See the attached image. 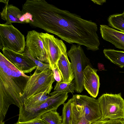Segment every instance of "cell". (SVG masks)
<instances>
[{
  "label": "cell",
  "mask_w": 124,
  "mask_h": 124,
  "mask_svg": "<svg viewBox=\"0 0 124 124\" xmlns=\"http://www.w3.org/2000/svg\"><path fill=\"white\" fill-rule=\"evenodd\" d=\"M19 70L0 53V124L3 121L9 106L19 108L24 104L23 94L30 77Z\"/></svg>",
  "instance_id": "obj_2"
},
{
  "label": "cell",
  "mask_w": 124,
  "mask_h": 124,
  "mask_svg": "<svg viewBox=\"0 0 124 124\" xmlns=\"http://www.w3.org/2000/svg\"><path fill=\"white\" fill-rule=\"evenodd\" d=\"M24 52L34 62L37 66L36 68L38 70L41 72H42L49 69L50 66L49 64L44 63L32 57L30 54L25 48Z\"/></svg>",
  "instance_id": "obj_23"
},
{
  "label": "cell",
  "mask_w": 124,
  "mask_h": 124,
  "mask_svg": "<svg viewBox=\"0 0 124 124\" xmlns=\"http://www.w3.org/2000/svg\"><path fill=\"white\" fill-rule=\"evenodd\" d=\"M1 19L6 23H27V16L26 13H23L18 8L12 4H5L0 12Z\"/></svg>",
  "instance_id": "obj_14"
},
{
  "label": "cell",
  "mask_w": 124,
  "mask_h": 124,
  "mask_svg": "<svg viewBox=\"0 0 124 124\" xmlns=\"http://www.w3.org/2000/svg\"><path fill=\"white\" fill-rule=\"evenodd\" d=\"M111 120H98L94 121L90 124H110Z\"/></svg>",
  "instance_id": "obj_26"
},
{
  "label": "cell",
  "mask_w": 124,
  "mask_h": 124,
  "mask_svg": "<svg viewBox=\"0 0 124 124\" xmlns=\"http://www.w3.org/2000/svg\"><path fill=\"white\" fill-rule=\"evenodd\" d=\"M123 14H124V12H123Z\"/></svg>",
  "instance_id": "obj_30"
},
{
  "label": "cell",
  "mask_w": 124,
  "mask_h": 124,
  "mask_svg": "<svg viewBox=\"0 0 124 124\" xmlns=\"http://www.w3.org/2000/svg\"><path fill=\"white\" fill-rule=\"evenodd\" d=\"M8 0H0V2H3L5 4H8Z\"/></svg>",
  "instance_id": "obj_29"
},
{
  "label": "cell",
  "mask_w": 124,
  "mask_h": 124,
  "mask_svg": "<svg viewBox=\"0 0 124 124\" xmlns=\"http://www.w3.org/2000/svg\"><path fill=\"white\" fill-rule=\"evenodd\" d=\"M97 71L92 65H88L83 73L84 88L93 98H96L97 96L100 85Z\"/></svg>",
  "instance_id": "obj_12"
},
{
  "label": "cell",
  "mask_w": 124,
  "mask_h": 124,
  "mask_svg": "<svg viewBox=\"0 0 124 124\" xmlns=\"http://www.w3.org/2000/svg\"><path fill=\"white\" fill-rule=\"evenodd\" d=\"M2 50L4 57L24 73H30L36 69L37 66L35 63L24 52L19 53L4 48Z\"/></svg>",
  "instance_id": "obj_11"
},
{
  "label": "cell",
  "mask_w": 124,
  "mask_h": 124,
  "mask_svg": "<svg viewBox=\"0 0 124 124\" xmlns=\"http://www.w3.org/2000/svg\"><path fill=\"white\" fill-rule=\"evenodd\" d=\"M14 124H49L44 120L41 119L40 117L24 122L17 121Z\"/></svg>",
  "instance_id": "obj_24"
},
{
  "label": "cell",
  "mask_w": 124,
  "mask_h": 124,
  "mask_svg": "<svg viewBox=\"0 0 124 124\" xmlns=\"http://www.w3.org/2000/svg\"><path fill=\"white\" fill-rule=\"evenodd\" d=\"M55 80L50 69L41 72L36 68L33 74L30 76L25 87L23 95L24 101L40 93L49 95Z\"/></svg>",
  "instance_id": "obj_3"
},
{
  "label": "cell",
  "mask_w": 124,
  "mask_h": 124,
  "mask_svg": "<svg viewBox=\"0 0 124 124\" xmlns=\"http://www.w3.org/2000/svg\"><path fill=\"white\" fill-rule=\"evenodd\" d=\"M67 54L71 61L74 78L75 91L80 93L84 89L83 71L88 65L91 64L80 45L72 44L67 51Z\"/></svg>",
  "instance_id": "obj_6"
},
{
  "label": "cell",
  "mask_w": 124,
  "mask_h": 124,
  "mask_svg": "<svg viewBox=\"0 0 124 124\" xmlns=\"http://www.w3.org/2000/svg\"><path fill=\"white\" fill-rule=\"evenodd\" d=\"M94 3L98 5H102L103 4L106 2V0H91Z\"/></svg>",
  "instance_id": "obj_28"
},
{
  "label": "cell",
  "mask_w": 124,
  "mask_h": 124,
  "mask_svg": "<svg viewBox=\"0 0 124 124\" xmlns=\"http://www.w3.org/2000/svg\"><path fill=\"white\" fill-rule=\"evenodd\" d=\"M109 26L124 32V15L123 13L110 15L108 19Z\"/></svg>",
  "instance_id": "obj_18"
},
{
  "label": "cell",
  "mask_w": 124,
  "mask_h": 124,
  "mask_svg": "<svg viewBox=\"0 0 124 124\" xmlns=\"http://www.w3.org/2000/svg\"><path fill=\"white\" fill-rule=\"evenodd\" d=\"M57 65L62 75V81L66 83L72 82L74 79V76L71 63L68 57L66 46L64 43L62 46L61 54Z\"/></svg>",
  "instance_id": "obj_13"
},
{
  "label": "cell",
  "mask_w": 124,
  "mask_h": 124,
  "mask_svg": "<svg viewBox=\"0 0 124 124\" xmlns=\"http://www.w3.org/2000/svg\"><path fill=\"white\" fill-rule=\"evenodd\" d=\"M110 124H124V119L111 120Z\"/></svg>",
  "instance_id": "obj_27"
},
{
  "label": "cell",
  "mask_w": 124,
  "mask_h": 124,
  "mask_svg": "<svg viewBox=\"0 0 124 124\" xmlns=\"http://www.w3.org/2000/svg\"><path fill=\"white\" fill-rule=\"evenodd\" d=\"M72 98L63 104L62 110V124H70L72 115Z\"/></svg>",
  "instance_id": "obj_21"
},
{
  "label": "cell",
  "mask_w": 124,
  "mask_h": 124,
  "mask_svg": "<svg viewBox=\"0 0 124 124\" xmlns=\"http://www.w3.org/2000/svg\"><path fill=\"white\" fill-rule=\"evenodd\" d=\"M55 80L57 82H60L62 81L61 75L58 69L57 66L55 69L52 70Z\"/></svg>",
  "instance_id": "obj_25"
},
{
  "label": "cell",
  "mask_w": 124,
  "mask_h": 124,
  "mask_svg": "<svg viewBox=\"0 0 124 124\" xmlns=\"http://www.w3.org/2000/svg\"><path fill=\"white\" fill-rule=\"evenodd\" d=\"M56 110H52L45 113L41 116L40 118L49 124H62V116Z\"/></svg>",
  "instance_id": "obj_20"
},
{
  "label": "cell",
  "mask_w": 124,
  "mask_h": 124,
  "mask_svg": "<svg viewBox=\"0 0 124 124\" xmlns=\"http://www.w3.org/2000/svg\"><path fill=\"white\" fill-rule=\"evenodd\" d=\"M54 91L50 93L51 96L59 92L67 91L69 93H72L75 91L74 80L70 83H64L61 81L57 82L54 88Z\"/></svg>",
  "instance_id": "obj_22"
},
{
  "label": "cell",
  "mask_w": 124,
  "mask_h": 124,
  "mask_svg": "<svg viewBox=\"0 0 124 124\" xmlns=\"http://www.w3.org/2000/svg\"></svg>",
  "instance_id": "obj_31"
},
{
  "label": "cell",
  "mask_w": 124,
  "mask_h": 124,
  "mask_svg": "<svg viewBox=\"0 0 124 124\" xmlns=\"http://www.w3.org/2000/svg\"><path fill=\"white\" fill-rule=\"evenodd\" d=\"M105 57L111 62L121 68L124 67V52L111 49H105Z\"/></svg>",
  "instance_id": "obj_16"
},
{
  "label": "cell",
  "mask_w": 124,
  "mask_h": 124,
  "mask_svg": "<svg viewBox=\"0 0 124 124\" xmlns=\"http://www.w3.org/2000/svg\"><path fill=\"white\" fill-rule=\"evenodd\" d=\"M44 46L47 53L50 68L55 69L61 54V48L64 43L61 40L47 33H39Z\"/></svg>",
  "instance_id": "obj_10"
},
{
  "label": "cell",
  "mask_w": 124,
  "mask_h": 124,
  "mask_svg": "<svg viewBox=\"0 0 124 124\" xmlns=\"http://www.w3.org/2000/svg\"><path fill=\"white\" fill-rule=\"evenodd\" d=\"M25 48L32 57L42 62L49 64L47 52L39 35V32L33 30L28 31Z\"/></svg>",
  "instance_id": "obj_9"
},
{
  "label": "cell",
  "mask_w": 124,
  "mask_h": 124,
  "mask_svg": "<svg viewBox=\"0 0 124 124\" xmlns=\"http://www.w3.org/2000/svg\"><path fill=\"white\" fill-rule=\"evenodd\" d=\"M100 31L102 37L115 47L124 50V32L114 29L105 25H101Z\"/></svg>",
  "instance_id": "obj_15"
},
{
  "label": "cell",
  "mask_w": 124,
  "mask_h": 124,
  "mask_svg": "<svg viewBox=\"0 0 124 124\" xmlns=\"http://www.w3.org/2000/svg\"><path fill=\"white\" fill-rule=\"evenodd\" d=\"M72 97L76 100L78 111L91 123L101 119V114L97 100L87 95L79 94L74 95Z\"/></svg>",
  "instance_id": "obj_8"
},
{
  "label": "cell",
  "mask_w": 124,
  "mask_h": 124,
  "mask_svg": "<svg viewBox=\"0 0 124 124\" xmlns=\"http://www.w3.org/2000/svg\"><path fill=\"white\" fill-rule=\"evenodd\" d=\"M72 103V115L70 124H90V122L77 110L76 100L73 97Z\"/></svg>",
  "instance_id": "obj_19"
},
{
  "label": "cell",
  "mask_w": 124,
  "mask_h": 124,
  "mask_svg": "<svg viewBox=\"0 0 124 124\" xmlns=\"http://www.w3.org/2000/svg\"><path fill=\"white\" fill-rule=\"evenodd\" d=\"M68 93L65 91L58 92L49 96L45 102L35 108H20L17 121L26 122L40 117L42 115L49 111L57 110L58 107L63 104L66 100Z\"/></svg>",
  "instance_id": "obj_4"
},
{
  "label": "cell",
  "mask_w": 124,
  "mask_h": 124,
  "mask_svg": "<svg viewBox=\"0 0 124 124\" xmlns=\"http://www.w3.org/2000/svg\"><path fill=\"white\" fill-rule=\"evenodd\" d=\"M0 48H6L22 53L25 48L24 35L12 23L0 24Z\"/></svg>",
  "instance_id": "obj_7"
},
{
  "label": "cell",
  "mask_w": 124,
  "mask_h": 124,
  "mask_svg": "<svg viewBox=\"0 0 124 124\" xmlns=\"http://www.w3.org/2000/svg\"><path fill=\"white\" fill-rule=\"evenodd\" d=\"M49 97V95L45 93H39L25 100L24 105L21 107L27 108L36 107L45 102Z\"/></svg>",
  "instance_id": "obj_17"
},
{
  "label": "cell",
  "mask_w": 124,
  "mask_h": 124,
  "mask_svg": "<svg viewBox=\"0 0 124 124\" xmlns=\"http://www.w3.org/2000/svg\"><path fill=\"white\" fill-rule=\"evenodd\" d=\"M38 20L40 28L67 43L83 45L93 51L99 49L97 25L91 20L47 2L40 11Z\"/></svg>",
  "instance_id": "obj_1"
},
{
  "label": "cell",
  "mask_w": 124,
  "mask_h": 124,
  "mask_svg": "<svg viewBox=\"0 0 124 124\" xmlns=\"http://www.w3.org/2000/svg\"><path fill=\"white\" fill-rule=\"evenodd\" d=\"M97 100L101 115L99 120L124 119V100L121 93L104 94Z\"/></svg>",
  "instance_id": "obj_5"
}]
</instances>
